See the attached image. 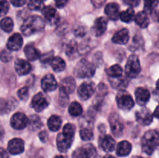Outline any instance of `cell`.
<instances>
[{"label":"cell","mask_w":159,"mask_h":158,"mask_svg":"<svg viewBox=\"0 0 159 158\" xmlns=\"http://www.w3.org/2000/svg\"><path fill=\"white\" fill-rule=\"evenodd\" d=\"M12 58V55L9 50H2L1 52V54H0V59L2 60V61L9 62V60H11V59Z\"/></svg>","instance_id":"obj_40"},{"label":"cell","mask_w":159,"mask_h":158,"mask_svg":"<svg viewBox=\"0 0 159 158\" xmlns=\"http://www.w3.org/2000/svg\"><path fill=\"white\" fill-rule=\"evenodd\" d=\"M45 26L43 19L39 15H32L24 20L21 26V31L25 36L29 37L35 33L41 31Z\"/></svg>","instance_id":"obj_1"},{"label":"cell","mask_w":159,"mask_h":158,"mask_svg":"<svg viewBox=\"0 0 159 158\" xmlns=\"http://www.w3.org/2000/svg\"><path fill=\"white\" fill-rule=\"evenodd\" d=\"M28 8L30 10L39 11L43 9V3L41 0H29L28 2Z\"/></svg>","instance_id":"obj_36"},{"label":"cell","mask_w":159,"mask_h":158,"mask_svg":"<svg viewBox=\"0 0 159 158\" xmlns=\"http://www.w3.org/2000/svg\"><path fill=\"white\" fill-rule=\"evenodd\" d=\"M91 2L95 7L99 8V7H101V6H103V4L105 3L106 0H91Z\"/></svg>","instance_id":"obj_46"},{"label":"cell","mask_w":159,"mask_h":158,"mask_svg":"<svg viewBox=\"0 0 159 158\" xmlns=\"http://www.w3.org/2000/svg\"><path fill=\"white\" fill-rule=\"evenodd\" d=\"M80 136L83 140L89 141L93 139V133L88 128H84L80 130Z\"/></svg>","instance_id":"obj_37"},{"label":"cell","mask_w":159,"mask_h":158,"mask_svg":"<svg viewBox=\"0 0 159 158\" xmlns=\"http://www.w3.org/2000/svg\"><path fill=\"white\" fill-rule=\"evenodd\" d=\"M96 156V150L91 143L79 147L72 153V158H94Z\"/></svg>","instance_id":"obj_5"},{"label":"cell","mask_w":159,"mask_h":158,"mask_svg":"<svg viewBox=\"0 0 159 158\" xmlns=\"http://www.w3.org/2000/svg\"><path fill=\"white\" fill-rule=\"evenodd\" d=\"M24 53L26 58L30 61H34L41 57L40 51L33 45H26L24 48Z\"/></svg>","instance_id":"obj_23"},{"label":"cell","mask_w":159,"mask_h":158,"mask_svg":"<svg viewBox=\"0 0 159 158\" xmlns=\"http://www.w3.org/2000/svg\"><path fill=\"white\" fill-rule=\"evenodd\" d=\"M107 73L110 77H119L123 74V68L119 64H115L107 70Z\"/></svg>","instance_id":"obj_31"},{"label":"cell","mask_w":159,"mask_h":158,"mask_svg":"<svg viewBox=\"0 0 159 158\" xmlns=\"http://www.w3.org/2000/svg\"><path fill=\"white\" fill-rule=\"evenodd\" d=\"M134 21L136 23V24L141 28L148 27L149 25V23H150L148 15L147 12H145L144 11L139 12L135 15Z\"/></svg>","instance_id":"obj_26"},{"label":"cell","mask_w":159,"mask_h":158,"mask_svg":"<svg viewBox=\"0 0 159 158\" xmlns=\"http://www.w3.org/2000/svg\"><path fill=\"white\" fill-rule=\"evenodd\" d=\"M9 3L7 0H0V17L6 15L9 11Z\"/></svg>","instance_id":"obj_39"},{"label":"cell","mask_w":159,"mask_h":158,"mask_svg":"<svg viewBox=\"0 0 159 158\" xmlns=\"http://www.w3.org/2000/svg\"><path fill=\"white\" fill-rule=\"evenodd\" d=\"M101 147L106 152H112L116 147V143L113 138L109 135H106L101 139Z\"/></svg>","instance_id":"obj_24"},{"label":"cell","mask_w":159,"mask_h":158,"mask_svg":"<svg viewBox=\"0 0 159 158\" xmlns=\"http://www.w3.org/2000/svg\"><path fill=\"white\" fill-rule=\"evenodd\" d=\"M28 125H29V127L30 128V129L35 130L37 129H40L41 127L42 122L38 116H35V115H33L30 117V119L28 120Z\"/></svg>","instance_id":"obj_34"},{"label":"cell","mask_w":159,"mask_h":158,"mask_svg":"<svg viewBox=\"0 0 159 158\" xmlns=\"http://www.w3.org/2000/svg\"><path fill=\"white\" fill-rule=\"evenodd\" d=\"M41 1H43H43H45V0H41Z\"/></svg>","instance_id":"obj_59"},{"label":"cell","mask_w":159,"mask_h":158,"mask_svg":"<svg viewBox=\"0 0 159 158\" xmlns=\"http://www.w3.org/2000/svg\"><path fill=\"white\" fill-rule=\"evenodd\" d=\"M111 80H110V83H111L112 86L117 89H123L127 87V81L124 78H120L119 77H111Z\"/></svg>","instance_id":"obj_33"},{"label":"cell","mask_w":159,"mask_h":158,"mask_svg":"<svg viewBox=\"0 0 159 158\" xmlns=\"http://www.w3.org/2000/svg\"><path fill=\"white\" fill-rule=\"evenodd\" d=\"M116 103L118 107L123 110H130L134 105V101L126 91H121L116 95Z\"/></svg>","instance_id":"obj_6"},{"label":"cell","mask_w":159,"mask_h":158,"mask_svg":"<svg viewBox=\"0 0 159 158\" xmlns=\"http://www.w3.org/2000/svg\"><path fill=\"white\" fill-rule=\"evenodd\" d=\"M154 116L159 119V105L158 106H157V108H155V112H154Z\"/></svg>","instance_id":"obj_53"},{"label":"cell","mask_w":159,"mask_h":158,"mask_svg":"<svg viewBox=\"0 0 159 158\" xmlns=\"http://www.w3.org/2000/svg\"><path fill=\"white\" fill-rule=\"evenodd\" d=\"M159 3V0H144V12H151L153 10H155L156 6Z\"/></svg>","instance_id":"obj_35"},{"label":"cell","mask_w":159,"mask_h":158,"mask_svg":"<svg viewBox=\"0 0 159 158\" xmlns=\"http://www.w3.org/2000/svg\"><path fill=\"white\" fill-rule=\"evenodd\" d=\"M10 2L12 6L16 7H21L24 6L25 3L26 2V0H10Z\"/></svg>","instance_id":"obj_44"},{"label":"cell","mask_w":159,"mask_h":158,"mask_svg":"<svg viewBox=\"0 0 159 158\" xmlns=\"http://www.w3.org/2000/svg\"><path fill=\"white\" fill-rule=\"evenodd\" d=\"M51 67H52L53 70L55 72H61L63 71L66 68V64H65V60L60 57H53V59L51 61Z\"/></svg>","instance_id":"obj_28"},{"label":"cell","mask_w":159,"mask_h":158,"mask_svg":"<svg viewBox=\"0 0 159 158\" xmlns=\"http://www.w3.org/2000/svg\"><path fill=\"white\" fill-rule=\"evenodd\" d=\"M75 132V126L72 125V124L67 123L66 125L64 126L63 132L62 133H65V134L71 135V136H74Z\"/></svg>","instance_id":"obj_42"},{"label":"cell","mask_w":159,"mask_h":158,"mask_svg":"<svg viewBox=\"0 0 159 158\" xmlns=\"http://www.w3.org/2000/svg\"><path fill=\"white\" fill-rule=\"evenodd\" d=\"M151 14H152V19H153L154 21L159 23V10L155 9V10H153L151 12Z\"/></svg>","instance_id":"obj_48"},{"label":"cell","mask_w":159,"mask_h":158,"mask_svg":"<svg viewBox=\"0 0 159 158\" xmlns=\"http://www.w3.org/2000/svg\"><path fill=\"white\" fill-rule=\"evenodd\" d=\"M96 68L94 65L87 60L82 59L76 64L74 73L76 77L80 78H88L94 75Z\"/></svg>","instance_id":"obj_3"},{"label":"cell","mask_w":159,"mask_h":158,"mask_svg":"<svg viewBox=\"0 0 159 158\" xmlns=\"http://www.w3.org/2000/svg\"><path fill=\"white\" fill-rule=\"evenodd\" d=\"M75 34L77 36H80V37H82V35H84V33H85V30H84L83 28L79 27L77 29H75Z\"/></svg>","instance_id":"obj_50"},{"label":"cell","mask_w":159,"mask_h":158,"mask_svg":"<svg viewBox=\"0 0 159 158\" xmlns=\"http://www.w3.org/2000/svg\"><path fill=\"white\" fill-rule=\"evenodd\" d=\"M129 38H130V36H129L128 29L124 28L113 35L112 40H113V43H116V44L124 45L127 43Z\"/></svg>","instance_id":"obj_19"},{"label":"cell","mask_w":159,"mask_h":158,"mask_svg":"<svg viewBox=\"0 0 159 158\" xmlns=\"http://www.w3.org/2000/svg\"><path fill=\"white\" fill-rule=\"evenodd\" d=\"M1 136H2V134H0V138H1Z\"/></svg>","instance_id":"obj_58"},{"label":"cell","mask_w":159,"mask_h":158,"mask_svg":"<svg viewBox=\"0 0 159 158\" xmlns=\"http://www.w3.org/2000/svg\"><path fill=\"white\" fill-rule=\"evenodd\" d=\"M68 112L71 116L77 117L82 114V108L79 102H73L68 107Z\"/></svg>","instance_id":"obj_30"},{"label":"cell","mask_w":159,"mask_h":158,"mask_svg":"<svg viewBox=\"0 0 159 158\" xmlns=\"http://www.w3.org/2000/svg\"><path fill=\"white\" fill-rule=\"evenodd\" d=\"M132 150V146L128 141L124 140L120 142L116 147V154L119 156H126L129 155Z\"/></svg>","instance_id":"obj_25"},{"label":"cell","mask_w":159,"mask_h":158,"mask_svg":"<svg viewBox=\"0 0 159 158\" xmlns=\"http://www.w3.org/2000/svg\"><path fill=\"white\" fill-rule=\"evenodd\" d=\"M61 125V119L58 116H51L48 120V126L51 131H57Z\"/></svg>","instance_id":"obj_27"},{"label":"cell","mask_w":159,"mask_h":158,"mask_svg":"<svg viewBox=\"0 0 159 158\" xmlns=\"http://www.w3.org/2000/svg\"><path fill=\"white\" fill-rule=\"evenodd\" d=\"M75 86L76 83L75 79L72 77H67L61 81L60 90L68 94L74 91Z\"/></svg>","instance_id":"obj_20"},{"label":"cell","mask_w":159,"mask_h":158,"mask_svg":"<svg viewBox=\"0 0 159 158\" xmlns=\"http://www.w3.org/2000/svg\"><path fill=\"white\" fill-rule=\"evenodd\" d=\"M39 137H40V140L43 141V143H45L47 140H48V133H47L46 131L40 132V133H39Z\"/></svg>","instance_id":"obj_49"},{"label":"cell","mask_w":159,"mask_h":158,"mask_svg":"<svg viewBox=\"0 0 159 158\" xmlns=\"http://www.w3.org/2000/svg\"><path fill=\"white\" fill-rule=\"evenodd\" d=\"M42 12H43V15L45 17V19L51 24H54L59 20V16L57 11L54 8L51 7V6H47V7L43 8L42 9Z\"/></svg>","instance_id":"obj_22"},{"label":"cell","mask_w":159,"mask_h":158,"mask_svg":"<svg viewBox=\"0 0 159 158\" xmlns=\"http://www.w3.org/2000/svg\"><path fill=\"white\" fill-rule=\"evenodd\" d=\"M153 95H154V98H155V100L158 101V102H159V88H156V89L154 91Z\"/></svg>","instance_id":"obj_52"},{"label":"cell","mask_w":159,"mask_h":158,"mask_svg":"<svg viewBox=\"0 0 159 158\" xmlns=\"http://www.w3.org/2000/svg\"><path fill=\"white\" fill-rule=\"evenodd\" d=\"M54 158H65V157H64V156H55Z\"/></svg>","instance_id":"obj_56"},{"label":"cell","mask_w":159,"mask_h":158,"mask_svg":"<svg viewBox=\"0 0 159 158\" xmlns=\"http://www.w3.org/2000/svg\"><path fill=\"white\" fill-rule=\"evenodd\" d=\"M95 91L94 84L92 82H84L78 88V94L82 100H88Z\"/></svg>","instance_id":"obj_11"},{"label":"cell","mask_w":159,"mask_h":158,"mask_svg":"<svg viewBox=\"0 0 159 158\" xmlns=\"http://www.w3.org/2000/svg\"><path fill=\"white\" fill-rule=\"evenodd\" d=\"M53 53H48V54H43V56H41V61L43 63H48V62H51V60L53 59Z\"/></svg>","instance_id":"obj_43"},{"label":"cell","mask_w":159,"mask_h":158,"mask_svg":"<svg viewBox=\"0 0 159 158\" xmlns=\"http://www.w3.org/2000/svg\"><path fill=\"white\" fill-rule=\"evenodd\" d=\"M17 95L22 101H26L29 98V90L27 87H23L17 91Z\"/></svg>","instance_id":"obj_38"},{"label":"cell","mask_w":159,"mask_h":158,"mask_svg":"<svg viewBox=\"0 0 159 158\" xmlns=\"http://www.w3.org/2000/svg\"><path fill=\"white\" fill-rule=\"evenodd\" d=\"M68 94L60 90V93H59V103H60V105L62 106H65L66 104H68Z\"/></svg>","instance_id":"obj_41"},{"label":"cell","mask_w":159,"mask_h":158,"mask_svg":"<svg viewBox=\"0 0 159 158\" xmlns=\"http://www.w3.org/2000/svg\"><path fill=\"white\" fill-rule=\"evenodd\" d=\"M159 146V133L155 130H149L141 139L143 151L148 155H151Z\"/></svg>","instance_id":"obj_2"},{"label":"cell","mask_w":159,"mask_h":158,"mask_svg":"<svg viewBox=\"0 0 159 158\" xmlns=\"http://www.w3.org/2000/svg\"><path fill=\"white\" fill-rule=\"evenodd\" d=\"M107 28V20L104 17H99L96 19L94 25L92 28L93 33L96 37H100L106 32Z\"/></svg>","instance_id":"obj_15"},{"label":"cell","mask_w":159,"mask_h":158,"mask_svg":"<svg viewBox=\"0 0 159 158\" xmlns=\"http://www.w3.org/2000/svg\"><path fill=\"white\" fill-rule=\"evenodd\" d=\"M133 158H143V157H141V156H134Z\"/></svg>","instance_id":"obj_57"},{"label":"cell","mask_w":159,"mask_h":158,"mask_svg":"<svg viewBox=\"0 0 159 158\" xmlns=\"http://www.w3.org/2000/svg\"><path fill=\"white\" fill-rule=\"evenodd\" d=\"M135 116L136 120L143 125H150L153 120V115L148 108H142L137 112Z\"/></svg>","instance_id":"obj_13"},{"label":"cell","mask_w":159,"mask_h":158,"mask_svg":"<svg viewBox=\"0 0 159 158\" xmlns=\"http://www.w3.org/2000/svg\"><path fill=\"white\" fill-rule=\"evenodd\" d=\"M135 98H136L137 103L139 105L144 106L150 99V92L146 88L139 87L135 90Z\"/></svg>","instance_id":"obj_16"},{"label":"cell","mask_w":159,"mask_h":158,"mask_svg":"<svg viewBox=\"0 0 159 158\" xmlns=\"http://www.w3.org/2000/svg\"><path fill=\"white\" fill-rule=\"evenodd\" d=\"M73 139H74V136L65 134L64 133L57 135V146L59 151L62 152V153L68 151L72 144Z\"/></svg>","instance_id":"obj_8"},{"label":"cell","mask_w":159,"mask_h":158,"mask_svg":"<svg viewBox=\"0 0 159 158\" xmlns=\"http://www.w3.org/2000/svg\"><path fill=\"white\" fill-rule=\"evenodd\" d=\"M103 158H115L113 156H111V155H106Z\"/></svg>","instance_id":"obj_54"},{"label":"cell","mask_w":159,"mask_h":158,"mask_svg":"<svg viewBox=\"0 0 159 158\" xmlns=\"http://www.w3.org/2000/svg\"><path fill=\"white\" fill-rule=\"evenodd\" d=\"M111 131L115 136L120 137L124 132V124L117 113H113L109 118Z\"/></svg>","instance_id":"obj_7"},{"label":"cell","mask_w":159,"mask_h":158,"mask_svg":"<svg viewBox=\"0 0 159 158\" xmlns=\"http://www.w3.org/2000/svg\"><path fill=\"white\" fill-rule=\"evenodd\" d=\"M28 120L29 119H27L26 115L22 112H16L11 118V126L17 130L23 129L28 125Z\"/></svg>","instance_id":"obj_9"},{"label":"cell","mask_w":159,"mask_h":158,"mask_svg":"<svg viewBox=\"0 0 159 158\" xmlns=\"http://www.w3.org/2000/svg\"><path fill=\"white\" fill-rule=\"evenodd\" d=\"M0 158H9L7 152L2 147H0Z\"/></svg>","instance_id":"obj_51"},{"label":"cell","mask_w":159,"mask_h":158,"mask_svg":"<svg viewBox=\"0 0 159 158\" xmlns=\"http://www.w3.org/2000/svg\"><path fill=\"white\" fill-rule=\"evenodd\" d=\"M124 3H126L128 6L135 7V6H138L140 4L141 0H124Z\"/></svg>","instance_id":"obj_45"},{"label":"cell","mask_w":159,"mask_h":158,"mask_svg":"<svg viewBox=\"0 0 159 158\" xmlns=\"http://www.w3.org/2000/svg\"><path fill=\"white\" fill-rule=\"evenodd\" d=\"M8 151L12 155L20 154L24 151V142L20 138H14L8 143Z\"/></svg>","instance_id":"obj_12"},{"label":"cell","mask_w":159,"mask_h":158,"mask_svg":"<svg viewBox=\"0 0 159 158\" xmlns=\"http://www.w3.org/2000/svg\"><path fill=\"white\" fill-rule=\"evenodd\" d=\"M105 13L112 20H116L120 17V6L115 2L109 3L105 7Z\"/></svg>","instance_id":"obj_21"},{"label":"cell","mask_w":159,"mask_h":158,"mask_svg":"<svg viewBox=\"0 0 159 158\" xmlns=\"http://www.w3.org/2000/svg\"><path fill=\"white\" fill-rule=\"evenodd\" d=\"M23 37L20 33H14L11 36L7 41V47L9 50L16 51L20 50L23 46Z\"/></svg>","instance_id":"obj_17"},{"label":"cell","mask_w":159,"mask_h":158,"mask_svg":"<svg viewBox=\"0 0 159 158\" xmlns=\"http://www.w3.org/2000/svg\"><path fill=\"white\" fill-rule=\"evenodd\" d=\"M0 27L5 32H11L13 29V21L9 17H5L0 21Z\"/></svg>","instance_id":"obj_32"},{"label":"cell","mask_w":159,"mask_h":158,"mask_svg":"<svg viewBox=\"0 0 159 158\" xmlns=\"http://www.w3.org/2000/svg\"><path fill=\"white\" fill-rule=\"evenodd\" d=\"M141 64H140L138 56H130L125 67V72L127 77H131V78L136 77L141 72Z\"/></svg>","instance_id":"obj_4"},{"label":"cell","mask_w":159,"mask_h":158,"mask_svg":"<svg viewBox=\"0 0 159 158\" xmlns=\"http://www.w3.org/2000/svg\"><path fill=\"white\" fill-rule=\"evenodd\" d=\"M54 2H55L56 6L61 9V8H63L67 4L68 0H54Z\"/></svg>","instance_id":"obj_47"},{"label":"cell","mask_w":159,"mask_h":158,"mask_svg":"<svg viewBox=\"0 0 159 158\" xmlns=\"http://www.w3.org/2000/svg\"><path fill=\"white\" fill-rule=\"evenodd\" d=\"M31 105L36 112H40L44 110L49 105V102L46 99V96L43 93L39 92L34 96L32 102H31Z\"/></svg>","instance_id":"obj_10"},{"label":"cell","mask_w":159,"mask_h":158,"mask_svg":"<svg viewBox=\"0 0 159 158\" xmlns=\"http://www.w3.org/2000/svg\"><path fill=\"white\" fill-rule=\"evenodd\" d=\"M15 70L19 75H26L32 70L30 64L23 59H17L15 62Z\"/></svg>","instance_id":"obj_18"},{"label":"cell","mask_w":159,"mask_h":158,"mask_svg":"<svg viewBox=\"0 0 159 158\" xmlns=\"http://www.w3.org/2000/svg\"><path fill=\"white\" fill-rule=\"evenodd\" d=\"M41 86L43 91L46 92L54 91L57 88V84L54 75L51 74L45 75L41 81Z\"/></svg>","instance_id":"obj_14"},{"label":"cell","mask_w":159,"mask_h":158,"mask_svg":"<svg viewBox=\"0 0 159 158\" xmlns=\"http://www.w3.org/2000/svg\"><path fill=\"white\" fill-rule=\"evenodd\" d=\"M156 88H159V79H158V81H157V83H156Z\"/></svg>","instance_id":"obj_55"},{"label":"cell","mask_w":159,"mask_h":158,"mask_svg":"<svg viewBox=\"0 0 159 158\" xmlns=\"http://www.w3.org/2000/svg\"><path fill=\"white\" fill-rule=\"evenodd\" d=\"M135 13L132 8H129L127 10L123 11L120 13V18L124 23H130L133 20H134Z\"/></svg>","instance_id":"obj_29"}]
</instances>
